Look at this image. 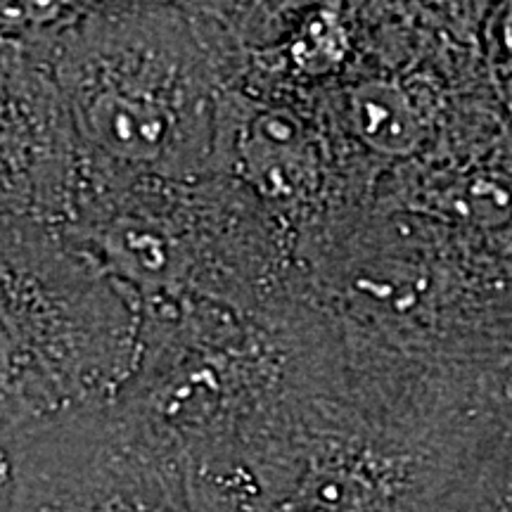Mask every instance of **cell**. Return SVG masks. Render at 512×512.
<instances>
[{"label": "cell", "instance_id": "cell-1", "mask_svg": "<svg viewBox=\"0 0 512 512\" xmlns=\"http://www.w3.org/2000/svg\"><path fill=\"white\" fill-rule=\"evenodd\" d=\"M503 427L489 375L330 337L207 479L226 512H458Z\"/></svg>", "mask_w": 512, "mask_h": 512}, {"label": "cell", "instance_id": "cell-2", "mask_svg": "<svg viewBox=\"0 0 512 512\" xmlns=\"http://www.w3.org/2000/svg\"><path fill=\"white\" fill-rule=\"evenodd\" d=\"M249 62L238 5L81 3L55 74L83 171L188 181L221 171L223 119Z\"/></svg>", "mask_w": 512, "mask_h": 512}, {"label": "cell", "instance_id": "cell-3", "mask_svg": "<svg viewBox=\"0 0 512 512\" xmlns=\"http://www.w3.org/2000/svg\"><path fill=\"white\" fill-rule=\"evenodd\" d=\"M67 228L143 309L219 306L275 316L304 294L297 247L238 178L86 174Z\"/></svg>", "mask_w": 512, "mask_h": 512}, {"label": "cell", "instance_id": "cell-4", "mask_svg": "<svg viewBox=\"0 0 512 512\" xmlns=\"http://www.w3.org/2000/svg\"><path fill=\"white\" fill-rule=\"evenodd\" d=\"M138 297L64 223L0 216V427L24 441L136 375Z\"/></svg>", "mask_w": 512, "mask_h": 512}, {"label": "cell", "instance_id": "cell-5", "mask_svg": "<svg viewBox=\"0 0 512 512\" xmlns=\"http://www.w3.org/2000/svg\"><path fill=\"white\" fill-rule=\"evenodd\" d=\"M12 512H223L174 444L119 403L43 427L19 444Z\"/></svg>", "mask_w": 512, "mask_h": 512}, {"label": "cell", "instance_id": "cell-6", "mask_svg": "<svg viewBox=\"0 0 512 512\" xmlns=\"http://www.w3.org/2000/svg\"><path fill=\"white\" fill-rule=\"evenodd\" d=\"M57 38L0 31V216L64 223L83 162L55 74Z\"/></svg>", "mask_w": 512, "mask_h": 512}, {"label": "cell", "instance_id": "cell-7", "mask_svg": "<svg viewBox=\"0 0 512 512\" xmlns=\"http://www.w3.org/2000/svg\"><path fill=\"white\" fill-rule=\"evenodd\" d=\"M458 512H512V418L491 446Z\"/></svg>", "mask_w": 512, "mask_h": 512}, {"label": "cell", "instance_id": "cell-8", "mask_svg": "<svg viewBox=\"0 0 512 512\" xmlns=\"http://www.w3.org/2000/svg\"><path fill=\"white\" fill-rule=\"evenodd\" d=\"M19 444L22 441L0 427V512H12L15 508Z\"/></svg>", "mask_w": 512, "mask_h": 512}, {"label": "cell", "instance_id": "cell-9", "mask_svg": "<svg viewBox=\"0 0 512 512\" xmlns=\"http://www.w3.org/2000/svg\"><path fill=\"white\" fill-rule=\"evenodd\" d=\"M489 382H491V394H494L498 408H501L505 420H510L512 418V358L510 361H505L494 375H489Z\"/></svg>", "mask_w": 512, "mask_h": 512}]
</instances>
